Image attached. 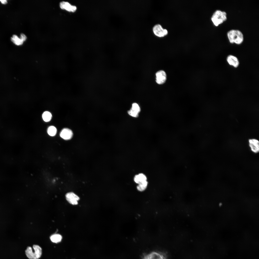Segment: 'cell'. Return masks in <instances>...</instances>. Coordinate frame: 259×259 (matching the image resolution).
I'll return each mask as SVG.
<instances>
[{"label":"cell","mask_w":259,"mask_h":259,"mask_svg":"<svg viewBox=\"0 0 259 259\" xmlns=\"http://www.w3.org/2000/svg\"><path fill=\"white\" fill-rule=\"evenodd\" d=\"M227 36L230 42L240 44L243 42L244 37L242 33L240 30L236 29H232L227 33Z\"/></svg>","instance_id":"1"},{"label":"cell","mask_w":259,"mask_h":259,"mask_svg":"<svg viewBox=\"0 0 259 259\" xmlns=\"http://www.w3.org/2000/svg\"><path fill=\"white\" fill-rule=\"evenodd\" d=\"M34 252L30 247H28L25 250V254L27 257L29 259H38L41 256L42 253V249L39 246L34 245L33 246Z\"/></svg>","instance_id":"2"},{"label":"cell","mask_w":259,"mask_h":259,"mask_svg":"<svg viewBox=\"0 0 259 259\" xmlns=\"http://www.w3.org/2000/svg\"><path fill=\"white\" fill-rule=\"evenodd\" d=\"M211 19L214 25L218 26L227 20V14L225 12L217 10L213 13Z\"/></svg>","instance_id":"3"},{"label":"cell","mask_w":259,"mask_h":259,"mask_svg":"<svg viewBox=\"0 0 259 259\" xmlns=\"http://www.w3.org/2000/svg\"><path fill=\"white\" fill-rule=\"evenodd\" d=\"M142 259H168L166 254L159 251L152 252L148 254H144Z\"/></svg>","instance_id":"4"},{"label":"cell","mask_w":259,"mask_h":259,"mask_svg":"<svg viewBox=\"0 0 259 259\" xmlns=\"http://www.w3.org/2000/svg\"><path fill=\"white\" fill-rule=\"evenodd\" d=\"M153 31L154 34L156 36L159 37H163L168 34L167 30L164 29L159 24L155 25L153 28Z\"/></svg>","instance_id":"5"},{"label":"cell","mask_w":259,"mask_h":259,"mask_svg":"<svg viewBox=\"0 0 259 259\" xmlns=\"http://www.w3.org/2000/svg\"><path fill=\"white\" fill-rule=\"evenodd\" d=\"M66 200L70 204L73 205H76L78 204V201L80 198L77 195L72 192L67 193L65 195Z\"/></svg>","instance_id":"6"},{"label":"cell","mask_w":259,"mask_h":259,"mask_svg":"<svg viewBox=\"0 0 259 259\" xmlns=\"http://www.w3.org/2000/svg\"><path fill=\"white\" fill-rule=\"evenodd\" d=\"M141 108L138 104L134 103L132 104L131 108L128 111V113L131 116L136 118L138 117Z\"/></svg>","instance_id":"7"},{"label":"cell","mask_w":259,"mask_h":259,"mask_svg":"<svg viewBox=\"0 0 259 259\" xmlns=\"http://www.w3.org/2000/svg\"><path fill=\"white\" fill-rule=\"evenodd\" d=\"M60 8L62 9L65 10L68 12H74L77 10V7L75 6L71 5L67 2L63 1L59 4Z\"/></svg>","instance_id":"8"},{"label":"cell","mask_w":259,"mask_h":259,"mask_svg":"<svg viewBox=\"0 0 259 259\" xmlns=\"http://www.w3.org/2000/svg\"><path fill=\"white\" fill-rule=\"evenodd\" d=\"M249 146L251 151L255 153L259 152V142L255 139H251L248 140Z\"/></svg>","instance_id":"9"},{"label":"cell","mask_w":259,"mask_h":259,"mask_svg":"<svg viewBox=\"0 0 259 259\" xmlns=\"http://www.w3.org/2000/svg\"><path fill=\"white\" fill-rule=\"evenodd\" d=\"M156 82L158 84H162L166 80V75L165 72L163 70L159 71L156 74Z\"/></svg>","instance_id":"10"},{"label":"cell","mask_w":259,"mask_h":259,"mask_svg":"<svg viewBox=\"0 0 259 259\" xmlns=\"http://www.w3.org/2000/svg\"><path fill=\"white\" fill-rule=\"evenodd\" d=\"M60 137L65 140L70 139L72 137L73 133L70 129L67 128L63 129L60 134Z\"/></svg>","instance_id":"11"},{"label":"cell","mask_w":259,"mask_h":259,"mask_svg":"<svg viewBox=\"0 0 259 259\" xmlns=\"http://www.w3.org/2000/svg\"><path fill=\"white\" fill-rule=\"evenodd\" d=\"M227 61L229 64L234 67H237L239 65V62L237 58L232 55H229L227 57Z\"/></svg>","instance_id":"12"},{"label":"cell","mask_w":259,"mask_h":259,"mask_svg":"<svg viewBox=\"0 0 259 259\" xmlns=\"http://www.w3.org/2000/svg\"><path fill=\"white\" fill-rule=\"evenodd\" d=\"M134 180L136 183L138 184L147 181V178L144 174L141 173L135 176Z\"/></svg>","instance_id":"13"},{"label":"cell","mask_w":259,"mask_h":259,"mask_svg":"<svg viewBox=\"0 0 259 259\" xmlns=\"http://www.w3.org/2000/svg\"><path fill=\"white\" fill-rule=\"evenodd\" d=\"M11 41L15 45L20 46L22 45L24 42L17 35H14L11 38Z\"/></svg>","instance_id":"14"},{"label":"cell","mask_w":259,"mask_h":259,"mask_svg":"<svg viewBox=\"0 0 259 259\" xmlns=\"http://www.w3.org/2000/svg\"><path fill=\"white\" fill-rule=\"evenodd\" d=\"M42 117L43 120L44 121L47 122L50 121L51 120L52 117V115L50 112L46 111L44 112L42 114Z\"/></svg>","instance_id":"15"},{"label":"cell","mask_w":259,"mask_h":259,"mask_svg":"<svg viewBox=\"0 0 259 259\" xmlns=\"http://www.w3.org/2000/svg\"><path fill=\"white\" fill-rule=\"evenodd\" d=\"M50 239L53 242L57 243L61 241L62 239V237L59 234H54L51 236Z\"/></svg>","instance_id":"16"},{"label":"cell","mask_w":259,"mask_h":259,"mask_svg":"<svg viewBox=\"0 0 259 259\" xmlns=\"http://www.w3.org/2000/svg\"><path fill=\"white\" fill-rule=\"evenodd\" d=\"M47 131L48 134L50 136H54L56 134L57 130L55 127L53 126H51L48 127Z\"/></svg>","instance_id":"17"},{"label":"cell","mask_w":259,"mask_h":259,"mask_svg":"<svg viewBox=\"0 0 259 259\" xmlns=\"http://www.w3.org/2000/svg\"><path fill=\"white\" fill-rule=\"evenodd\" d=\"M148 183V182L146 181L141 184H138L137 187V190L140 192L144 191L146 188Z\"/></svg>","instance_id":"18"},{"label":"cell","mask_w":259,"mask_h":259,"mask_svg":"<svg viewBox=\"0 0 259 259\" xmlns=\"http://www.w3.org/2000/svg\"><path fill=\"white\" fill-rule=\"evenodd\" d=\"M20 38L24 42L26 40L27 38L26 35L23 33H22L21 34Z\"/></svg>","instance_id":"19"},{"label":"cell","mask_w":259,"mask_h":259,"mask_svg":"<svg viewBox=\"0 0 259 259\" xmlns=\"http://www.w3.org/2000/svg\"><path fill=\"white\" fill-rule=\"evenodd\" d=\"M0 1L3 4H6L7 3V0H0Z\"/></svg>","instance_id":"20"}]
</instances>
